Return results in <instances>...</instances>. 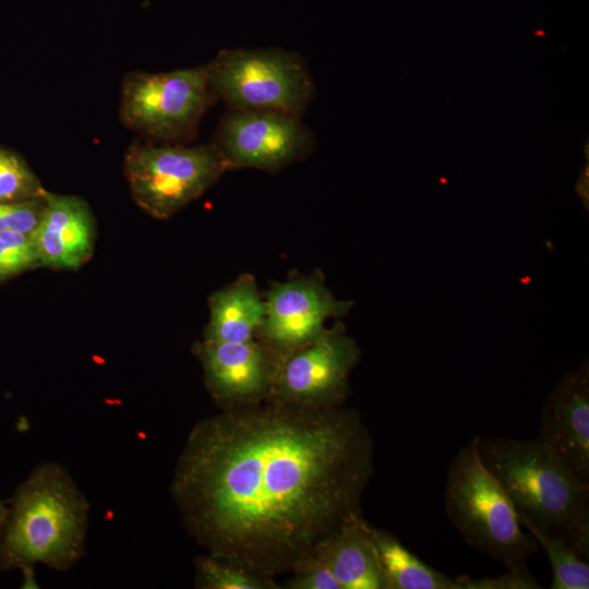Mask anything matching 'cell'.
<instances>
[{"instance_id":"obj_8","label":"cell","mask_w":589,"mask_h":589,"mask_svg":"<svg viewBox=\"0 0 589 589\" xmlns=\"http://www.w3.org/2000/svg\"><path fill=\"white\" fill-rule=\"evenodd\" d=\"M206 68L167 73H133L122 86L121 118L159 139L190 133L211 100Z\"/></svg>"},{"instance_id":"obj_20","label":"cell","mask_w":589,"mask_h":589,"mask_svg":"<svg viewBox=\"0 0 589 589\" xmlns=\"http://www.w3.org/2000/svg\"><path fill=\"white\" fill-rule=\"evenodd\" d=\"M39 264L32 235L0 231V281Z\"/></svg>"},{"instance_id":"obj_13","label":"cell","mask_w":589,"mask_h":589,"mask_svg":"<svg viewBox=\"0 0 589 589\" xmlns=\"http://www.w3.org/2000/svg\"><path fill=\"white\" fill-rule=\"evenodd\" d=\"M32 237L40 265L76 269L93 253L91 211L80 197L47 192L43 217Z\"/></svg>"},{"instance_id":"obj_9","label":"cell","mask_w":589,"mask_h":589,"mask_svg":"<svg viewBox=\"0 0 589 589\" xmlns=\"http://www.w3.org/2000/svg\"><path fill=\"white\" fill-rule=\"evenodd\" d=\"M229 168L276 171L305 157L313 135L298 116L272 110H232L214 144Z\"/></svg>"},{"instance_id":"obj_12","label":"cell","mask_w":589,"mask_h":589,"mask_svg":"<svg viewBox=\"0 0 589 589\" xmlns=\"http://www.w3.org/2000/svg\"><path fill=\"white\" fill-rule=\"evenodd\" d=\"M540 442L589 482V364L586 359L556 383L543 405Z\"/></svg>"},{"instance_id":"obj_24","label":"cell","mask_w":589,"mask_h":589,"mask_svg":"<svg viewBox=\"0 0 589 589\" xmlns=\"http://www.w3.org/2000/svg\"><path fill=\"white\" fill-rule=\"evenodd\" d=\"M8 507L4 506V504L0 501V525L2 524L5 515H7Z\"/></svg>"},{"instance_id":"obj_21","label":"cell","mask_w":589,"mask_h":589,"mask_svg":"<svg viewBox=\"0 0 589 589\" xmlns=\"http://www.w3.org/2000/svg\"><path fill=\"white\" fill-rule=\"evenodd\" d=\"M46 194L21 202L0 203V231L33 235L43 217Z\"/></svg>"},{"instance_id":"obj_15","label":"cell","mask_w":589,"mask_h":589,"mask_svg":"<svg viewBox=\"0 0 589 589\" xmlns=\"http://www.w3.org/2000/svg\"><path fill=\"white\" fill-rule=\"evenodd\" d=\"M209 322L204 339L245 342L256 338L265 316V301L250 274L214 292L209 298Z\"/></svg>"},{"instance_id":"obj_16","label":"cell","mask_w":589,"mask_h":589,"mask_svg":"<svg viewBox=\"0 0 589 589\" xmlns=\"http://www.w3.org/2000/svg\"><path fill=\"white\" fill-rule=\"evenodd\" d=\"M387 589H456L455 579L422 562L393 533L372 526Z\"/></svg>"},{"instance_id":"obj_3","label":"cell","mask_w":589,"mask_h":589,"mask_svg":"<svg viewBox=\"0 0 589 589\" xmlns=\"http://www.w3.org/2000/svg\"><path fill=\"white\" fill-rule=\"evenodd\" d=\"M87 505L65 471L44 466L14 493L0 525V564L67 568L81 555Z\"/></svg>"},{"instance_id":"obj_19","label":"cell","mask_w":589,"mask_h":589,"mask_svg":"<svg viewBox=\"0 0 589 589\" xmlns=\"http://www.w3.org/2000/svg\"><path fill=\"white\" fill-rule=\"evenodd\" d=\"M47 191L14 153L0 148V203L41 197Z\"/></svg>"},{"instance_id":"obj_10","label":"cell","mask_w":589,"mask_h":589,"mask_svg":"<svg viewBox=\"0 0 589 589\" xmlns=\"http://www.w3.org/2000/svg\"><path fill=\"white\" fill-rule=\"evenodd\" d=\"M351 301L336 299L320 277H296L273 285L256 338L275 356L289 352L317 336L329 317L348 314Z\"/></svg>"},{"instance_id":"obj_17","label":"cell","mask_w":589,"mask_h":589,"mask_svg":"<svg viewBox=\"0 0 589 589\" xmlns=\"http://www.w3.org/2000/svg\"><path fill=\"white\" fill-rule=\"evenodd\" d=\"M551 564V589H588L589 564L566 540L545 532L527 529Z\"/></svg>"},{"instance_id":"obj_2","label":"cell","mask_w":589,"mask_h":589,"mask_svg":"<svg viewBox=\"0 0 589 589\" xmlns=\"http://www.w3.org/2000/svg\"><path fill=\"white\" fill-rule=\"evenodd\" d=\"M483 465L501 483L521 526L566 540L589 557V482L536 440L476 436Z\"/></svg>"},{"instance_id":"obj_11","label":"cell","mask_w":589,"mask_h":589,"mask_svg":"<svg viewBox=\"0 0 589 589\" xmlns=\"http://www.w3.org/2000/svg\"><path fill=\"white\" fill-rule=\"evenodd\" d=\"M194 349L204 370L206 387L223 409L269 399L276 356L260 340L203 339Z\"/></svg>"},{"instance_id":"obj_5","label":"cell","mask_w":589,"mask_h":589,"mask_svg":"<svg viewBox=\"0 0 589 589\" xmlns=\"http://www.w3.org/2000/svg\"><path fill=\"white\" fill-rule=\"evenodd\" d=\"M206 72L211 91L232 110H272L300 117L313 94L302 59L281 50H223Z\"/></svg>"},{"instance_id":"obj_23","label":"cell","mask_w":589,"mask_h":589,"mask_svg":"<svg viewBox=\"0 0 589 589\" xmlns=\"http://www.w3.org/2000/svg\"><path fill=\"white\" fill-rule=\"evenodd\" d=\"M456 589H539L541 585L526 566L507 568L497 577L471 578L459 575L454 578Z\"/></svg>"},{"instance_id":"obj_22","label":"cell","mask_w":589,"mask_h":589,"mask_svg":"<svg viewBox=\"0 0 589 589\" xmlns=\"http://www.w3.org/2000/svg\"><path fill=\"white\" fill-rule=\"evenodd\" d=\"M293 576L285 584L289 589H341L323 558L314 553L301 561L293 569Z\"/></svg>"},{"instance_id":"obj_18","label":"cell","mask_w":589,"mask_h":589,"mask_svg":"<svg viewBox=\"0 0 589 589\" xmlns=\"http://www.w3.org/2000/svg\"><path fill=\"white\" fill-rule=\"evenodd\" d=\"M196 585L205 589H277L271 578L249 574L211 555L196 560Z\"/></svg>"},{"instance_id":"obj_1","label":"cell","mask_w":589,"mask_h":589,"mask_svg":"<svg viewBox=\"0 0 589 589\" xmlns=\"http://www.w3.org/2000/svg\"><path fill=\"white\" fill-rule=\"evenodd\" d=\"M373 448L354 409L268 399L197 422L171 491L208 555L273 579L362 516Z\"/></svg>"},{"instance_id":"obj_14","label":"cell","mask_w":589,"mask_h":589,"mask_svg":"<svg viewBox=\"0 0 589 589\" xmlns=\"http://www.w3.org/2000/svg\"><path fill=\"white\" fill-rule=\"evenodd\" d=\"M341 589H387L372 526L362 516L345 525L315 552Z\"/></svg>"},{"instance_id":"obj_7","label":"cell","mask_w":589,"mask_h":589,"mask_svg":"<svg viewBox=\"0 0 589 589\" xmlns=\"http://www.w3.org/2000/svg\"><path fill=\"white\" fill-rule=\"evenodd\" d=\"M360 349L342 323L324 328L306 344L276 356L269 399L314 408L342 406Z\"/></svg>"},{"instance_id":"obj_6","label":"cell","mask_w":589,"mask_h":589,"mask_svg":"<svg viewBox=\"0 0 589 589\" xmlns=\"http://www.w3.org/2000/svg\"><path fill=\"white\" fill-rule=\"evenodd\" d=\"M227 169L214 144L187 147L136 143L124 160L134 201L158 219L172 216L199 199Z\"/></svg>"},{"instance_id":"obj_4","label":"cell","mask_w":589,"mask_h":589,"mask_svg":"<svg viewBox=\"0 0 589 589\" xmlns=\"http://www.w3.org/2000/svg\"><path fill=\"white\" fill-rule=\"evenodd\" d=\"M444 504L465 541L507 568L526 566L540 550L531 534L521 529L501 483L483 465L477 437L462 446L449 465Z\"/></svg>"}]
</instances>
